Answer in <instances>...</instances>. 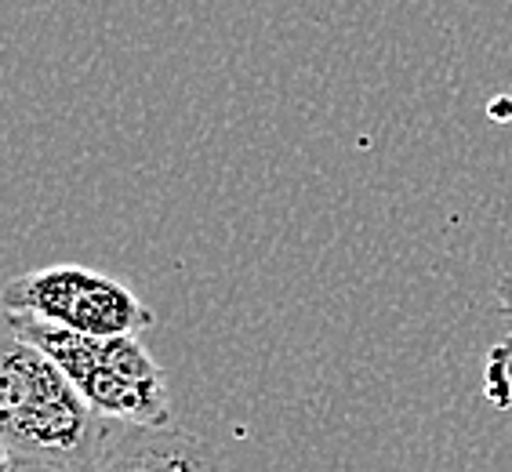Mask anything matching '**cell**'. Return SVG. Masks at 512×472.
<instances>
[{"instance_id":"6da1fadb","label":"cell","mask_w":512,"mask_h":472,"mask_svg":"<svg viewBox=\"0 0 512 472\" xmlns=\"http://www.w3.org/2000/svg\"><path fill=\"white\" fill-rule=\"evenodd\" d=\"M113 422L84 404L55 360L0 309V454L19 472H84Z\"/></svg>"},{"instance_id":"7a4b0ae2","label":"cell","mask_w":512,"mask_h":472,"mask_svg":"<svg viewBox=\"0 0 512 472\" xmlns=\"http://www.w3.org/2000/svg\"><path fill=\"white\" fill-rule=\"evenodd\" d=\"M15 327L66 371L73 389L99 418L146 429L171 425L168 374L142 345V335H77L26 316H15Z\"/></svg>"},{"instance_id":"3957f363","label":"cell","mask_w":512,"mask_h":472,"mask_svg":"<svg viewBox=\"0 0 512 472\" xmlns=\"http://www.w3.org/2000/svg\"><path fill=\"white\" fill-rule=\"evenodd\" d=\"M4 309L77 335H146L157 316L128 284L88 266H44L11 276L0 291Z\"/></svg>"},{"instance_id":"277c9868","label":"cell","mask_w":512,"mask_h":472,"mask_svg":"<svg viewBox=\"0 0 512 472\" xmlns=\"http://www.w3.org/2000/svg\"><path fill=\"white\" fill-rule=\"evenodd\" d=\"M84 472H222V458L175 425H113L102 454Z\"/></svg>"},{"instance_id":"5b68a950","label":"cell","mask_w":512,"mask_h":472,"mask_svg":"<svg viewBox=\"0 0 512 472\" xmlns=\"http://www.w3.org/2000/svg\"><path fill=\"white\" fill-rule=\"evenodd\" d=\"M498 302H502V313L509 316V335L494 345L483 364V389L491 396V404L505 411L512 404V273L502 276L498 284Z\"/></svg>"},{"instance_id":"8992f818","label":"cell","mask_w":512,"mask_h":472,"mask_svg":"<svg viewBox=\"0 0 512 472\" xmlns=\"http://www.w3.org/2000/svg\"><path fill=\"white\" fill-rule=\"evenodd\" d=\"M491 117L494 120H512V99L509 95H502V99L491 102Z\"/></svg>"},{"instance_id":"52a82bcc","label":"cell","mask_w":512,"mask_h":472,"mask_svg":"<svg viewBox=\"0 0 512 472\" xmlns=\"http://www.w3.org/2000/svg\"><path fill=\"white\" fill-rule=\"evenodd\" d=\"M11 465H8V458H4V454H0V472H8Z\"/></svg>"}]
</instances>
